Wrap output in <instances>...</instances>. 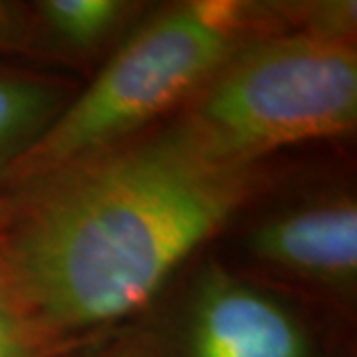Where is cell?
Listing matches in <instances>:
<instances>
[{
    "mask_svg": "<svg viewBox=\"0 0 357 357\" xmlns=\"http://www.w3.org/2000/svg\"><path fill=\"white\" fill-rule=\"evenodd\" d=\"M258 183L177 126L126 141L0 203V290L52 344L128 318Z\"/></svg>",
    "mask_w": 357,
    "mask_h": 357,
    "instance_id": "obj_1",
    "label": "cell"
},
{
    "mask_svg": "<svg viewBox=\"0 0 357 357\" xmlns=\"http://www.w3.org/2000/svg\"><path fill=\"white\" fill-rule=\"evenodd\" d=\"M133 6L126 0H42L34 14L48 38L66 50L91 52L114 36Z\"/></svg>",
    "mask_w": 357,
    "mask_h": 357,
    "instance_id": "obj_7",
    "label": "cell"
},
{
    "mask_svg": "<svg viewBox=\"0 0 357 357\" xmlns=\"http://www.w3.org/2000/svg\"><path fill=\"white\" fill-rule=\"evenodd\" d=\"M30 36L24 13L10 2H0V48H20Z\"/></svg>",
    "mask_w": 357,
    "mask_h": 357,
    "instance_id": "obj_9",
    "label": "cell"
},
{
    "mask_svg": "<svg viewBox=\"0 0 357 357\" xmlns=\"http://www.w3.org/2000/svg\"><path fill=\"white\" fill-rule=\"evenodd\" d=\"M356 123V42L296 30L236 52L175 126L215 159L258 165L282 147L349 135Z\"/></svg>",
    "mask_w": 357,
    "mask_h": 357,
    "instance_id": "obj_3",
    "label": "cell"
},
{
    "mask_svg": "<svg viewBox=\"0 0 357 357\" xmlns=\"http://www.w3.org/2000/svg\"><path fill=\"white\" fill-rule=\"evenodd\" d=\"M62 98L48 77L0 70V183L62 112Z\"/></svg>",
    "mask_w": 357,
    "mask_h": 357,
    "instance_id": "obj_6",
    "label": "cell"
},
{
    "mask_svg": "<svg viewBox=\"0 0 357 357\" xmlns=\"http://www.w3.org/2000/svg\"><path fill=\"white\" fill-rule=\"evenodd\" d=\"M96 357H159V344L149 333L128 335Z\"/></svg>",
    "mask_w": 357,
    "mask_h": 357,
    "instance_id": "obj_10",
    "label": "cell"
},
{
    "mask_svg": "<svg viewBox=\"0 0 357 357\" xmlns=\"http://www.w3.org/2000/svg\"><path fill=\"white\" fill-rule=\"evenodd\" d=\"M276 8L189 0L129 36L96 79L66 103L4 183L22 187L117 147L187 103L246 44L272 34Z\"/></svg>",
    "mask_w": 357,
    "mask_h": 357,
    "instance_id": "obj_2",
    "label": "cell"
},
{
    "mask_svg": "<svg viewBox=\"0 0 357 357\" xmlns=\"http://www.w3.org/2000/svg\"><path fill=\"white\" fill-rule=\"evenodd\" d=\"M248 250L268 266L319 286L354 292L357 280V204L324 199L282 211L256 225Z\"/></svg>",
    "mask_w": 357,
    "mask_h": 357,
    "instance_id": "obj_5",
    "label": "cell"
},
{
    "mask_svg": "<svg viewBox=\"0 0 357 357\" xmlns=\"http://www.w3.org/2000/svg\"><path fill=\"white\" fill-rule=\"evenodd\" d=\"M54 345L0 290V357H48Z\"/></svg>",
    "mask_w": 357,
    "mask_h": 357,
    "instance_id": "obj_8",
    "label": "cell"
},
{
    "mask_svg": "<svg viewBox=\"0 0 357 357\" xmlns=\"http://www.w3.org/2000/svg\"><path fill=\"white\" fill-rule=\"evenodd\" d=\"M187 357H307L310 342L288 307L220 266L195 288L185 330Z\"/></svg>",
    "mask_w": 357,
    "mask_h": 357,
    "instance_id": "obj_4",
    "label": "cell"
}]
</instances>
